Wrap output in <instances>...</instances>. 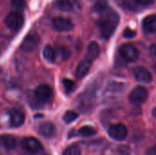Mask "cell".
<instances>
[{
  "label": "cell",
  "instance_id": "cell-1",
  "mask_svg": "<svg viewBox=\"0 0 156 155\" xmlns=\"http://www.w3.org/2000/svg\"><path fill=\"white\" fill-rule=\"evenodd\" d=\"M101 15L98 20V26L101 30V37L109 39L114 33L120 21L119 15L111 8H106L101 12Z\"/></svg>",
  "mask_w": 156,
  "mask_h": 155
},
{
  "label": "cell",
  "instance_id": "cell-2",
  "mask_svg": "<svg viewBox=\"0 0 156 155\" xmlns=\"http://www.w3.org/2000/svg\"><path fill=\"white\" fill-rule=\"evenodd\" d=\"M25 22V18L21 11L16 10L10 12L5 18V26L13 30V31H18L20 28H22Z\"/></svg>",
  "mask_w": 156,
  "mask_h": 155
},
{
  "label": "cell",
  "instance_id": "cell-3",
  "mask_svg": "<svg viewBox=\"0 0 156 155\" xmlns=\"http://www.w3.org/2000/svg\"><path fill=\"white\" fill-rule=\"evenodd\" d=\"M40 42V37L37 33H30L26 36V37L23 39L20 45V48L25 53H32L34 52Z\"/></svg>",
  "mask_w": 156,
  "mask_h": 155
},
{
  "label": "cell",
  "instance_id": "cell-4",
  "mask_svg": "<svg viewBox=\"0 0 156 155\" xmlns=\"http://www.w3.org/2000/svg\"><path fill=\"white\" fill-rule=\"evenodd\" d=\"M34 96L37 102H39L40 104H45L51 100L53 96V90L49 85L41 84L36 88L34 91Z\"/></svg>",
  "mask_w": 156,
  "mask_h": 155
},
{
  "label": "cell",
  "instance_id": "cell-5",
  "mask_svg": "<svg viewBox=\"0 0 156 155\" xmlns=\"http://www.w3.org/2000/svg\"><path fill=\"white\" fill-rule=\"evenodd\" d=\"M21 147L27 153L36 154L42 150V144L39 140L35 137H25L21 140Z\"/></svg>",
  "mask_w": 156,
  "mask_h": 155
},
{
  "label": "cell",
  "instance_id": "cell-6",
  "mask_svg": "<svg viewBox=\"0 0 156 155\" xmlns=\"http://www.w3.org/2000/svg\"><path fill=\"white\" fill-rule=\"evenodd\" d=\"M120 55L127 62H134L139 58L138 48L132 44H124L120 48Z\"/></svg>",
  "mask_w": 156,
  "mask_h": 155
},
{
  "label": "cell",
  "instance_id": "cell-7",
  "mask_svg": "<svg viewBox=\"0 0 156 155\" xmlns=\"http://www.w3.org/2000/svg\"><path fill=\"white\" fill-rule=\"evenodd\" d=\"M109 135L115 141H123L128 135V129L122 123L113 124L109 128Z\"/></svg>",
  "mask_w": 156,
  "mask_h": 155
},
{
  "label": "cell",
  "instance_id": "cell-8",
  "mask_svg": "<svg viewBox=\"0 0 156 155\" xmlns=\"http://www.w3.org/2000/svg\"><path fill=\"white\" fill-rule=\"evenodd\" d=\"M148 99V91L145 88L142 86H137L133 90L130 94V100L133 104H143Z\"/></svg>",
  "mask_w": 156,
  "mask_h": 155
},
{
  "label": "cell",
  "instance_id": "cell-9",
  "mask_svg": "<svg viewBox=\"0 0 156 155\" xmlns=\"http://www.w3.org/2000/svg\"><path fill=\"white\" fill-rule=\"evenodd\" d=\"M26 121V116L24 112H22L19 110L16 109H12L9 111V122L10 125L13 128H19L23 126Z\"/></svg>",
  "mask_w": 156,
  "mask_h": 155
},
{
  "label": "cell",
  "instance_id": "cell-10",
  "mask_svg": "<svg viewBox=\"0 0 156 155\" xmlns=\"http://www.w3.org/2000/svg\"><path fill=\"white\" fill-rule=\"evenodd\" d=\"M52 24L53 26L56 30L60 31V32H68L70 31L73 28V23L66 18V17H61V16H58L53 18L52 20Z\"/></svg>",
  "mask_w": 156,
  "mask_h": 155
},
{
  "label": "cell",
  "instance_id": "cell-11",
  "mask_svg": "<svg viewBox=\"0 0 156 155\" xmlns=\"http://www.w3.org/2000/svg\"><path fill=\"white\" fill-rule=\"evenodd\" d=\"M133 75L136 80L143 83H150L153 80V76L150 71L144 67H136L133 69Z\"/></svg>",
  "mask_w": 156,
  "mask_h": 155
},
{
  "label": "cell",
  "instance_id": "cell-12",
  "mask_svg": "<svg viewBox=\"0 0 156 155\" xmlns=\"http://www.w3.org/2000/svg\"><path fill=\"white\" fill-rule=\"evenodd\" d=\"M91 63H92V61L87 58L80 62V64L77 67V69H76V77L78 79H83L88 74V72L90 69Z\"/></svg>",
  "mask_w": 156,
  "mask_h": 155
},
{
  "label": "cell",
  "instance_id": "cell-13",
  "mask_svg": "<svg viewBox=\"0 0 156 155\" xmlns=\"http://www.w3.org/2000/svg\"><path fill=\"white\" fill-rule=\"evenodd\" d=\"M38 132L45 138H51L56 133V127L50 122H43L38 127Z\"/></svg>",
  "mask_w": 156,
  "mask_h": 155
},
{
  "label": "cell",
  "instance_id": "cell-14",
  "mask_svg": "<svg viewBox=\"0 0 156 155\" xmlns=\"http://www.w3.org/2000/svg\"><path fill=\"white\" fill-rule=\"evenodd\" d=\"M0 145H2L5 150H13L16 146V139L9 134H4L0 136Z\"/></svg>",
  "mask_w": 156,
  "mask_h": 155
},
{
  "label": "cell",
  "instance_id": "cell-15",
  "mask_svg": "<svg viewBox=\"0 0 156 155\" xmlns=\"http://www.w3.org/2000/svg\"><path fill=\"white\" fill-rule=\"evenodd\" d=\"M143 27L148 33H156V16H147L143 20Z\"/></svg>",
  "mask_w": 156,
  "mask_h": 155
},
{
  "label": "cell",
  "instance_id": "cell-16",
  "mask_svg": "<svg viewBox=\"0 0 156 155\" xmlns=\"http://www.w3.org/2000/svg\"><path fill=\"white\" fill-rule=\"evenodd\" d=\"M100 53H101V48L99 44L95 41L90 42L87 49V58L93 61L100 56Z\"/></svg>",
  "mask_w": 156,
  "mask_h": 155
},
{
  "label": "cell",
  "instance_id": "cell-17",
  "mask_svg": "<svg viewBox=\"0 0 156 155\" xmlns=\"http://www.w3.org/2000/svg\"><path fill=\"white\" fill-rule=\"evenodd\" d=\"M55 7L63 12H69L73 9V2L71 0H57L54 4Z\"/></svg>",
  "mask_w": 156,
  "mask_h": 155
},
{
  "label": "cell",
  "instance_id": "cell-18",
  "mask_svg": "<svg viewBox=\"0 0 156 155\" xmlns=\"http://www.w3.org/2000/svg\"><path fill=\"white\" fill-rule=\"evenodd\" d=\"M42 55L44 57V58L50 62V63H54L55 60H56V58H57V52L56 50L49 45L46 46L44 48H43V51H42Z\"/></svg>",
  "mask_w": 156,
  "mask_h": 155
},
{
  "label": "cell",
  "instance_id": "cell-19",
  "mask_svg": "<svg viewBox=\"0 0 156 155\" xmlns=\"http://www.w3.org/2000/svg\"><path fill=\"white\" fill-rule=\"evenodd\" d=\"M96 133H97L96 130L90 126H83L78 132V134L81 137H91Z\"/></svg>",
  "mask_w": 156,
  "mask_h": 155
},
{
  "label": "cell",
  "instance_id": "cell-20",
  "mask_svg": "<svg viewBox=\"0 0 156 155\" xmlns=\"http://www.w3.org/2000/svg\"><path fill=\"white\" fill-rule=\"evenodd\" d=\"M78 113L75 112V111H68L65 112V114L63 115V121L66 122V123H71L73 122L75 120H77L78 118Z\"/></svg>",
  "mask_w": 156,
  "mask_h": 155
},
{
  "label": "cell",
  "instance_id": "cell-21",
  "mask_svg": "<svg viewBox=\"0 0 156 155\" xmlns=\"http://www.w3.org/2000/svg\"><path fill=\"white\" fill-rule=\"evenodd\" d=\"M62 84H63V87H64V90H65V92L67 94H69L70 92H72L74 90V88H75V82L71 79H64L63 81H62Z\"/></svg>",
  "mask_w": 156,
  "mask_h": 155
},
{
  "label": "cell",
  "instance_id": "cell-22",
  "mask_svg": "<svg viewBox=\"0 0 156 155\" xmlns=\"http://www.w3.org/2000/svg\"><path fill=\"white\" fill-rule=\"evenodd\" d=\"M63 155H81V150L78 145H70L64 151Z\"/></svg>",
  "mask_w": 156,
  "mask_h": 155
},
{
  "label": "cell",
  "instance_id": "cell-23",
  "mask_svg": "<svg viewBox=\"0 0 156 155\" xmlns=\"http://www.w3.org/2000/svg\"><path fill=\"white\" fill-rule=\"evenodd\" d=\"M56 52H58V55L63 60H67L68 58H69V57H70V55H71L70 51H69L67 48H65V47H58Z\"/></svg>",
  "mask_w": 156,
  "mask_h": 155
},
{
  "label": "cell",
  "instance_id": "cell-24",
  "mask_svg": "<svg viewBox=\"0 0 156 155\" xmlns=\"http://www.w3.org/2000/svg\"><path fill=\"white\" fill-rule=\"evenodd\" d=\"M11 5L16 10L21 11L26 7V0H11Z\"/></svg>",
  "mask_w": 156,
  "mask_h": 155
},
{
  "label": "cell",
  "instance_id": "cell-25",
  "mask_svg": "<svg viewBox=\"0 0 156 155\" xmlns=\"http://www.w3.org/2000/svg\"><path fill=\"white\" fill-rule=\"evenodd\" d=\"M137 35L136 31L131 29V28H125L123 31V37L126 38H133Z\"/></svg>",
  "mask_w": 156,
  "mask_h": 155
},
{
  "label": "cell",
  "instance_id": "cell-26",
  "mask_svg": "<svg viewBox=\"0 0 156 155\" xmlns=\"http://www.w3.org/2000/svg\"><path fill=\"white\" fill-rule=\"evenodd\" d=\"M155 0H135V2L143 6H149L154 3Z\"/></svg>",
  "mask_w": 156,
  "mask_h": 155
},
{
  "label": "cell",
  "instance_id": "cell-27",
  "mask_svg": "<svg viewBox=\"0 0 156 155\" xmlns=\"http://www.w3.org/2000/svg\"><path fill=\"white\" fill-rule=\"evenodd\" d=\"M149 51L153 57H156V44L151 45V47L149 48Z\"/></svg>",
  "mask_w": 156,
  "mask_h": 155
},
{
  "label": "cell",
  "instance_id": "cell-28",
  "mask_svg": "<svg viewBox=\"0 0 156 155\" xmlns=\"http://www.w3.org/2000/svg\"><path fill=\"white\" fill-rule=\"evenodd\" d=\"M147 155H156V145L150 148L147 152Z\"/></svg>",
  "mask_w": 156,
  "mask_h": 155
}]
</instances>
